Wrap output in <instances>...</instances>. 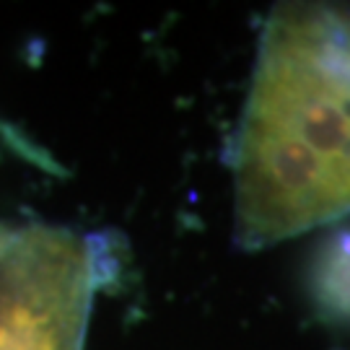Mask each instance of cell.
<instances>
[{
  "label": "cell",
  "mask_w": 350,
  "mask_h": 350,
  "mask_svg": "<svg viewBox=\"0 0 350 350\" xmlns=\"http://www.w3.org/2000/svg\"><path fill=\"white\" fill-rule=\"evenodd\" d=\"M0 244H3V239H0Z\"/></svg>",
  "instance_id": "cell-3"
},
{
  "label": "cell",
  "mask_w": 350,
  "mask_h": 350,
  "mask_svg": "<svg viewBox=\"0 0 350 350\" xmlns=\"http://www.w3.org/2000/svg\"><path fill=\"white\" fill-rule=\"evenodd\" d=\"M234 239L265 250L350 215V3H280L234 140Z\"/></svg>",
  "instance_id": "cell-1"
},
{
  "label": "cell",
  "mask_w": 350,
  "mask_h": 350,
  "mask_svg": "<svg viewBox=\"0 0 350 350\" xmlns=\"http://www.w3.org/2000/svg\"><path fill=\"white\" fill-rule=\"evenodd\" d=\"M99 286L94 241L31 226L0 244V350H83Z\"/></svg>",
  "instance_id": "cell-2"
}]
</instances>
